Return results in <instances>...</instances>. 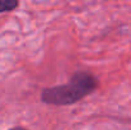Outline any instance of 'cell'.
Returning <instances> with one entry per match:
<instances>
[{"instance_id":"3","label":"cell","mask_w":131,"mask_h":130,"mask_svg":"<svg viewBox=\"0 0 131 130\" xmlns=\"http://www.w3.org/2000/svg\"><path fill=\"white\" fill-rule=\"evenodd\" d=\"M8 130H28V129H26L23 126H14V128H10V129H8Z\"/></svg>"},{"instance_id":"2","label":"cell","mask_w":131,"mask_h":130,"mask_svg":"<svg viewBox=\"0 0 131 130\" xmlns=\"http://www.w3.org/2000/svg\"><path fill=\"white\" fill-rule=\"evenodd\" d=\"M19 3L17 0H0V14L1 13H9L17 9Z\"/></svg>"},{"instance_id":"1","label":"cell","mask_w":131,"mask_h":130,"mask_svg":"<svg viewBox=\"0 0 131 130\" xmlns=\"http://www.w3.org/2000/svg\"><path fill=\"white\" fill-rule=\"evenodd\" d=\"M99 86L98 79L89 72H75L69 83L45 88L41 92V101L53 106H69L84 99Z\"/></svg>"}]
</instances>
